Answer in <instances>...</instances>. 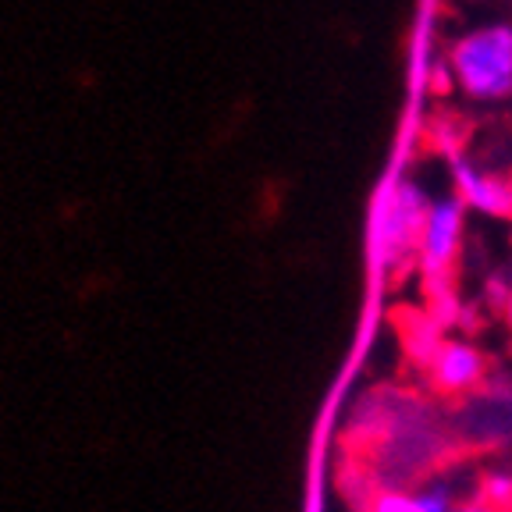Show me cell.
Here are the masks:
<instances>
[{"label":"cell","instance_id":"cell-1","mask_svg":"<svg viewBox=\"0 0 512 512\" xmlns=\"http://www.w3.org/2000/svg\"><path fill=\"white\" fill-rule=\"evenodd\" d=\"M431 203V192L416 178H388L381 185L370 214V249L381 274H399L409 260H416Z\"/></svg>","mask_w":512,"mask_h":512},{"label":"cell","instance_id":"cell-6","mask_svg":"<svg viewBox=\"0 0 512 512\" xmlns=\"http://www.w3.org/2000/svg\"><path fill=\"white\" fill-rule=\"evenodd\" d=\"M491 512H512V473L498 470L480 480V498Z\"/></svg>","mask_w":512,"mask_h":512},{"label":"cell","instance_id":"cell-10","mask_svg":"<svg viewBox=\"0 0 512 512\" xmlns=\"http://www.w3.org/2000/svg\"><path fill=\"white\" fill-rule=\"evenodd\" d=\"M431 89H434V93H448V89H456V79H452V68H448V61L438 64V68L431 72Z\"/></svg>","mask_w":512,"mask_h":512},{"label":"cell","instance_id":"cell-2","mask_svg":"<svg viewBox=\"0 0 512 512\" xmlns=\"http://www.w3.org/2000/svg\"><path fill=\"white\" fill-rule=\"evenodd\" d=\"M448 68L456 89L473 104L512 96V22H488L452 43Z\"/></svg>","mask_w":512,"mask_h":512},{"label":"cell","instance_id":"cell-4","mask_svg":"<svg viewBox=\"0 0 512 512\" xmlns=\"http://www.w3.org/2000/svg\"><path fill=\"white\" fill-rule=\"evenodd\" d=\"M452 192L466 203V210L512 221V178L477 168L463 153L452 157Z\"/></svg>","mask_w":512,"mask_h":512},{"label":"cell","instance_id":"cell-5","mask_svg":"<svg viewBox=\"0 0 512 512\" xmlns=\"http://www.w3.org/2000/svg\"><path fill=\"white\" fill-rule=\"evenodd\" d=\"M427 370H431V381L438 392L463 395V392H473V388L484 381L488 360H484V352H480L477 345L463 342V338H445Z\"/></svg>","mask_w":512,"mask_h":512},{"label":"cell","instance_id":"cell-3","mask_svg":"<svg viewBox=\"0 0 512 512\" xmlns=\"http://www.w3.org/2000/svg\"><path fill=\"white\" fill-rule=\"evenodd\" d=\"M466 232V203L456 192H445L431 203L424 235H420V249H416V264L424 271V281L431 285L434 296L448 292V274L456 264L459 246H463Z\"/></svg>","mask_w":512,"mask_h":512},{"label":"cell","instance_id":"cell-12","mask_svg":"<svg viewBox=\"0 0 512 512\" xmlns=\"http://www.w3.org/2000/svg\"><path fill=\"white\" fill-rule=\"evenodd\" d=\"M505 320H509V328H512V288H509V299H505Z\"/></svg>","mask_w":512,"mask_h":512},{"label":"cell","instance_id":"cell-9","mask_svg":"<svg viewBox=\"0 0 512 512\" xmlns=\"http://www.w3.org/2000/svg\"><path fill=\"white\" fill-rule=\"evenodd\" d=\"M509 281H505V274H491L488 281V303L495 306V310H505V299H509Z\"/></svg>","mask_w":512,"mask_h":512},{"label":"cell","instance_id":"cell-11","mask_svg":"<svg viewBox=\"0 0 512 512\" xmlns=\"http://www.w3.org/2000/svg\"><path fill=\"white\" fill-rule=\"evenodd\" d=\"M456 512H491L484 502H466V505H456Z\"/></svg>","mask_w":512,"mask_h":512},{"label":"cell","instance_id":"cell-7","mask_svg":"<svg viewBox=\"0 0 512 512\" xmlns=\"http://www.w3.org/2000/svg\"><path fill=\"white\" fill-rule=\"evenodd\" d=\"M413 495L420 512H456V495H452V488H448L445 480H431V484H424Z\"/></svg>","mask_w":512,"mask_h":512},{"label":"cell","instance_id":"cell-8","mask_svg":"<svg viewBox=\"0 0 512 512\" xmlns=\"http://www.w3.org/2000/svg\"><path fill=\"white\" fill-rule=\"evenodd\" d=\"M367 512H420V505H416L413 491H377Z\"/></svg>","mask_w":512,"mask_h":512}]
</instances>
